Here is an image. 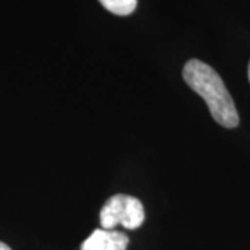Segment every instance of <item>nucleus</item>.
<instances>
[{
  "label": "nucleus",
  "instance_id": "2",
  "mask_svg": "<svg viewBox=\"0 0 250 250\" xmlns=\"http://www.w3.org/2000/svg\"><path fill=\"white\" fill-rule=\"evenodd\" d=\"M145 220V208L139 199L118 193L108 199L100 210V225L103 229H114L123 225L126 229H136Z\"/></svg>",
  "mask_w": 250,
  "mask_h": 250
},
{
  "label": "nucleus",
  "instance_id": "6",
  "mask_svg": "<svg viewBox=\"0 0 250 250\" xmlns=\"http://www.w3.org/2000/svg\"><path fill=\"white\" fill-rule=\"evenodd\" d=\"M248 75H249V81H250V62H249V68H248Z\"/></svg>",
  "mask_w": 250,
  "mask_h": 250
},
{
  "label": "nucleus",
  "instance_id": "4",
  "mask_svg": "<svg viewBox=\"0 0 250 250\" xmlns=\"http://www.w3.org/2000/svg\"><path fill=\"white\" fill-rule=\"evenodd\" d=\"M104 9L116 16H129L136 9L138 0H99Z\"/></svg>",
  "mask_w": 250,
  "mask_h": 250
},
{
  "label": "nucleus",
  "instance_id": "3",
  "mask_svg": "<svg viewBox=\"0 0 250 250\" xmlns=\"http://www.w3.org/2000/svg\"><path fill=\"white\" fill-rule=\"evenodd\" d=\"M129 238L124 232L99 228L82 242L81 250H126Z\"/></svg>",
  "mask_w": 250,
  "mask_h": 250
},
{
  "label": "nucleus",
  "instance_id": "5",
  "mask_svg": "<svg viewBox=\"0 0 250 250\" xmlns=\"http://www.w3.org/2000/svg\"><path fill=\"white\" fill-rule=\"evenodd\" d=\"M0 250H11V249H10L9 246L6 245V243H3V242H0Z\"/></svg>",
  "mask_w": 250,
  "mask_h": 250
},
{
  "label": "nucleus",
  "instance_id": "1",
  "mask_svg": "<svg viewBox=\"0 0 250 250\" xmlns=\"http://www.w3.org/2000/svg\"><path fill=\"white\" fill-rule=\"evenodd\" d=\"M184 80L199 96L205 99L211 116L225 128L239 124V114L224 81L208 64L192 59L184 67Z\"/></svg>",
  "mask_w": 250,
  "mask_h": 250
}]
</instances>
